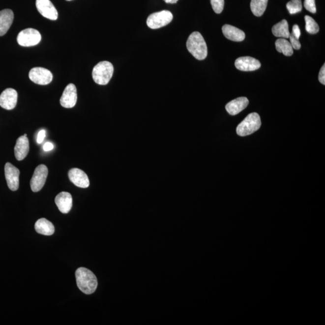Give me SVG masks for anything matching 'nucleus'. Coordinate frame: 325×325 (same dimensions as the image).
Segmentation results:
<instances>
[{
  "label": "nucleus",
  "instance_id": "1",
  "mask_svg": "<svg viewBox=\"0 0 325 325\" xmlns=\"http://www.w3.org/2000/svg\"><path fill=\"white\" fill-rule=\"evenodd\" d=\"M76 277L78 287L85 294L91 295L96 291L98 281L92 271L80 267L76 270Z\"/></svg>",
  "mask_w": 325,
  "mask_h": 325
},
{
  "label": "nucleus",
  "instance_id": "2",
  "mask_svg": "<svg viewBox=\"0 0 325 325\" xmlns=\"http://www.w3.org/2000/svg\"><path fill=\"white\" fill-rule=\"evenodd\" d=\"M186 45L188 51L198 60H204L207 56V46L200 32L195 31L190 34L187 39Z\"/></svg>",
  "mask_w": 325,
  "mask_h": 325
},
{
  "label": "nucleus",
  "instance_id": "3",
  "mask_svg": "<svg viewBox=\"0 0 325 325\" xmlns=\"http://www.w3.org/2000/svg\"><path fill=\"white\" fill-rule=\"evenodd\" d=\"M114 71V66L111 62L107 61H101L93 69L92 77L94 82L99 85L108 84Z\"/></svg>",
  "mask_w": 325,
  "mask_h": 325
},
{
  "label": "nucleus",
  "instance_id": "4",
  "mask_svg": "<svg viewBox=\"0 0 325 325\" xmlns=\"http://www.w3.org/2000/svg\"><path fill=\"white\" fill-rule=\"evenodd\" d=\"M262 122L259 115L252 113L247 116L242 122L239 123L236 131L238 136L244 137L251 135L261 127Z\"/></svg>",
  "mask_w": 325,
  "mask_h": 325
},
{
  "label": "nucleus",
  "instance_id": "5",
  "mask_svg": "<svg viewBox=\"0 0 325 325\" xmlns=\"http://www.w3.org/2000/svg\"><path fill=\"white\" fill-rule=\"evenodd\" d=\"M173 20V15L168 10L155 12L147 18V26L150 29H158L167 26Z\"/></svg>",
  "mask_w": 325,
  "mask_h": 325
},
{
  "label": "nucleus",
  "instance_id": "6",
  "mask_svg": "<svg viewBox=\"0 0 325 325\" xmlns=\"http://www.w3.org/2000/svg\"><path fill=\"white\" fill-rule=\"evenodd\" d=\"M41 41V35L33 29H27L20 31L17 37L19 45L23 47L34 46Z\"/></svg>",
  "mask_w": 325,
  "mask_h": 325
},
{
  "label": "nucleus",
  "instance_id": "7",
  "mask_svg": "<svg viewBox=\"0 0 325 325\" xmlns=\"http://www.w3.org/2000/svg\"><path fill=\"white\" fill-rule=\"evenodd\" d=\"M48 174V168L44 165H41L35 169L33 176L30 181V186L33 192H39L46 182Z\"/></svg>",
  "mask_w": 325,
  "mask_h": 325
},
{
  "label": "nucleus",
  "instance_id": "8",
  "mask_svg": "<svg viewBox=\"0 0 325 325\" xmlns=\"http://www.w3.org/2000/svg\"><path fill=\"white\" fill-rule=\"evenodd\" d=\"M29 78L32 82L40 85H47L52 82L53 74L49 70L37 67L30 70Z\"/></svg>",
  "mask_w": 325,
  "mask_h": 325
},
{
  "label": "nucleus",
  "instance_id": "9",
  "mask_svg": "<svg viewBox=\"0 0 325 325\" xmlns=\"http://www.w3.org/2000/svg\"><path fill=\"white\" fill-rule=\"evenodd\" d=\"M4 172L8 187L12 191H16L18 189L20 185V180H19L20 171L11 163H6L4 167Z\"/></svg>",
  "mask_w": 325,
  "mask_h": 325
},
{
  "label": "nucleus",
  "instance_id": "10",
  "mask_svg": "<svg viewBox=\"0 0 325 325\" xmlns=\"http://www.w3.org/2000/svg\"><path fill=\"white\" fill-rule=\"evenodd\" d=\"M36 6L43 17L55 21L58 18V12L50 0H36Z\"/></svg>",
  "mask_w": 325,
  "mask_h": 325
},
{
  "label": "nucleus",
  "instance_id": "11",
  "mask_svg": "<svg viewBox=\"0 0 325 325\" xmlns=\"http://www.w3.org/2000/svg\"><path fill=\"white\" fill-rule=\"evenodd\" d=\"M77 92L76 86L69 84L63 91L62 96L60 99L61 106L64 108H72L76 104Z\"/></svg>",
  "mask_w": 325,
  "mask_h": 325
},
{
  "label": "nucleus",
  "instance_id": "12",
  "mask_svg": "<svg viewBox=\"0 0 325 325\" xmlns=\"http://www.w3.org/2000/svg\"><path fill=\"white\" fill-rule=\"evenodd\" d=\"M18 93L13 89L4 90L0 95V106L6 110H12L17 106Z\"/></svg>",
  "mask_w": 325,
  "mask_h": 325
},
{
  "label": "nucleus",
  "instance_id": "13",
  "mask_svg": "<svg viewBox=\"0 0 325 325\" xmlns=\"http://www.w3.org/2000/svg\"><path fill=\"white\" fill-rule=\"evenodd\" d=\"M68 177L72 183L80 188H88L90 182L87 174L81 169L73 168L69 171Z\"/></svg>",
  "mask_w": 325,
  "mask_h": 325
},
{
  "label": "nucleus",
  "instance_id": "14",
  "mask_svg": "<svg viewBox=\"0 0 325 325\" xmlns=\"http://www.w3.org/2000/svg\"><path fill=\"white\" fill-rule=\"evenodd\" d=\"M235 66L241 71H254L261 67V63L257 59L246 56L236 59Z\"/></svg>",
  "mask_w": 325,
  "mask_h": 325
},
{
  "label": "nucleus",
  "instance_id": "15",
  "mask_svg": "<svg viewBox=\"0 0 325 325\" xmlns=\"http://www.w3.org/2000/svg\"><path fill=\"white\" fill-rule=\"evenodd\" d=\"M55 203L61 213H68L72 207V196L68 192H61L56 196Z\"/></svg>",
  "mask_w": 325,
  "mask_h": 325
},
{
  "label": "nucleus",
  "instance_id": "16",
  "mask_svg": "<svg viewBox=\"0 0 325 325\" xmlns=\"http://www.w3.org/2000/svg\"><path fill=\"white\" fill-rule=\"evenodd\" d=\"M249 100L246 97H239L228 103L225 109L231 115H236L243 111L248 106Z\"/></svg>",
  "mask_w": 325,
  "mask_h": 325
},
{
  "label": "nucleus",
  "instance_id": "17",
  "mask_svg": "<svg viewBox=\"0 0 325 325\" xmlns=\"http://www.w3.org/2000/svg\"><path fill=\"white\" fill-rule=\"evenodd\" d=\"M30 146L29 139L27 137L23 136L17 139L15 147V155L19 161L23 160L28 155Z\"/></svg>",
  "mask_w": 325,
  "mask_h": 325
},
{
  "label": "nucleus",
  "instance_id": "18",
  "mask_svg": "<svg viewBox=\"0 0 325 325\" xmlns=\"http://www.w3.org/2000/svg\"><path fill=\"white\" fill-rule=\"evenodd\" d=\"M222 32L226 38L232 41L241 42L245 38V34L242 30L228 24L222 27Z\"/></svg>",
  "mask_w": 325,
  "mask_h": 325
},
{
  "label": "nucleus",
  "instance_id": "19",
  "mask_svg": "<svg viewBox=\"0 0 325 325\" xmlns=\"http://www.w3.org/2000/svg\"><path fill=\"white\" fill-rule=\"evenodd\" d=\"M14 15L12 10L4 9L0 12V36L6 34L12 26Z\"/></svg>",
  "mask_w": 325,
  "mask_h": 325
},
{
  "label": "nucleus",
  "instance_id": "20",
  "mask_svg": "<svg viewBox=\"0 0 325 325\" xmlns=\"http://www.w3.org/2000/svg\"><path fill=\"white\" fill-rule=\"evenodd\" d=\"M34 228L37 233L45 236H52L55 232L52 223L45 218L39 219L35 224Z\"/></svg>",
  "mask_w": 325,
  "mask_h": 325
},
{
  "label": "nucleus",
  "instance_id": "21",
  "mask_svg": "<svg viewBox=\"0 0 325 325\" xmlns=\"http://www.w3.org/2000/svg\"><path fill=\"white\" fill-rule=\"evenodd\" d=\"M272 33L274 36L281 38H289L290 33L289 24L287 20H283L275 24L272 28Z\"/></svg>",
  "mask_w": 325,
  "mask_h": 325
},
{
  "label": "nucleus",
  "instance_id": "22",
  "mask_svg": "<svg viewBox=\"0 0 325 325\" xmlns=\"http://www.w3.org/2000/svg\"><path fill=\"white\" fill-rule=\"evenodd\" d=\"M275 46L277 52L283 53L284 56H291L294 54V48L291 43L284 38L276 40Z\"/></svg>",
  "mask_w": 325,
  "mask_h": 325
},
{
  "label": "nucleus",
  "instance_id": "23",
  "mask_svg": "<svg viewBox=\"0 0 325 325\" xmlns=\"http://www.w3.org/2000/svg\"><path fill=\"white\" fill-rule=\"evenodd\" d=\"M268 0H251V9L256 17H261L267 6Z\"/></svg>",
  "mask_w": 325,
  "mask_h": 325
},
{
  "label": "nucleus",
  "instance_id": "24",
  "mask_svg": "<svg viewBox=\"0 0 325 325\" xmlns=\"http://www.w3.org/2000/svg\"><path fill=\"white\" fill-rule=\"evenodd\" d=\"M305 21L306 23L305 29L308 33L312 34L318 33L319 27L313 18H311L310 16L306 15Z\"/></svg>",
  "mask_w": 325,
  "mask_h": 325
},
{
  "label": "nucleus",
  "instance_id": "25",
  "mask_svg": "<svg viewBox=\"0 0 325 325\" xmlns=\"http://www.w3.org/2000/svg\"><path fill=\"white\" fill-rule=\"evenodd\" d=\"M287 9L291 15L299 13L302 9V4L301 0H291L287 2Z\"/></svg>",
  "mask_w": 325,
  "mask_h": 325
},
{
  "label": "nucleus",
  "instance_id": "26",
  "mask_svg": "<svg viewBox=\"0 0 325 325\" xmlns=\"http://www.w3.org/2000/svg\"><path fill=\"white\" fill-rule=\"evenodd\" d=\"M210 1L214 12L217 14L222 13L224 7V0H210Z\"/></svg>",
  "mask_w": 325,
  "mask_h": 325
},
{
  "label": "nucleus",
  "instance_id": "27",
  "mask_svg": "<svg viewBox=\"0 0 325 325\" xmlns=\"http://www.w3.org/2000/svg\"><path fill=\"white\" fill-rule=\"evenodd\" d=\"M304 7L308 11L311 13H315L316 12L315 0H305Z\"/></svg>",
  "mask_w": 325,
  "mask_h": 325
},
{
  "label": "nucleus",
  "instance_id": "28",
  "mask_svg": "<svg viewBox=\"0 0 325 325\" xmlns=\"http://www.w3.org/2000/svg\"><path fill=\"white\" fill-rule=\"evenodd\" d=\"M289 38L290 43H291L293 48H294L295 50H299L300 47H301V44H300L299 39H297L292 33L290 34Z\"/></svg>",
  "mask_w": 325,
  "mask_h": 325
},
{
  "label": "nucleus",
  "instance_id": "29",
  "mask_svg": "<svg viewBox=\"0 0 325 325\" xmlns=\"http://www.w3.org/2000/svg\"><path fill=\"white\" fill-rule=\"evenodd\" d=\"M319 82L322 83V85H325V64H324L322 66L321 71L319 72Z\"/></svg>",
  "mask_w": 325,
  "mask_h": 325
},
{
  "label": "nucleus",
  "instance_id": "30",
  "mask_svg": "<svg viewBox=\"0 0 325 325\" xmlns=\"http://www.w3.org/2000/svg\"><path fill=\"white\" fill-rule=\"evenodd\" d=\"M45 136H46V132H45V131L44 130L40 131L39 133H38V135H37V143H38L39 144H42L43 141H44V140L45 138Z\"/></svg>",
  "mask_w": 325,
  "mask_h": 325
},
{
  "label": "nucleus",
  "instance_id": "31",
  "mask_svg": "<svg viewBox=\"0 0 325 325\" xmlns=\"http://www.w3.org/2000/svg\"><path fill=\"white\" fill-rule=\"evenodd\" d=\"M294 35L295 37H296L297 39H299L300 36V30L299 28V26L295 24V25L293 27L292 33Z\"/></svg>",
  "mask_w": 325,
  "mask_h": 325
},
{
  "label": "nucleus",
  "instance_id": "32",
  "mask_svg": "<svg viewBox=\"0 0 325 325\" xmlns=\"http://www.w3.org/2000/svg\"><path fill=\"white\" fill-rule=\"evenodd\" d=\"M54 148V146L50 142H47L44 146V149L45 151H50Z\"/></svg>",
  "mask_w": 325,
  "mask_h": 325
},
{
  "label": "nucleus",
  "instance_id": "33",
  "mask_svg": "<svg viewBox=\"0 0 325 325\" xmlns=\"http://www.w3.org/2000/svg\"><path fill=\"white\" fill-rule=\"evenodd\" d=\"M166 3L175 4L178 1V0H164Z\"/></svg>",
  "mask_w": 325,
  "mask_h": 325
},
{
  "label": "nucleus",
  "instance_id": "34",
  "mask_svg": "<svg viewBox=\"0 0 325 325\" xmlns=\"http://www.w3.org/2000/svg\"><path fill=\"white\" fill-rule=\"evenodd\" d=\"M24 136L27 137V136H28V135H27V134H24Z\"/></svg>",
  "mask_w": 325,
  "mask_h": 325
},
{
  "label": "nucleus",
  "instance_id": "35",
  "mask_svg": "<svg viewBox=\"0 0 325 325\" xmlns=\"http://www.w3.org/2000/svg\"><path fill=\"white\" fill-rule=\"evenodd\" d=\"M66 1H71V0H66Z\"/></svg>",
  "mask_w": 325,
  "mask_h": 325
}]
</instances>
